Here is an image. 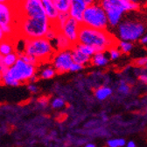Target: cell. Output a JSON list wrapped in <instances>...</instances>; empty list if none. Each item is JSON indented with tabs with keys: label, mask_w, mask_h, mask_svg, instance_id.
I'll list each match as a JSON object with an SVG mask.
<instances>
[{
	"label": "cell",
	"mask_w": 147,
	"mask_h": 147,
	"mask_svg": "<svg viewBox=\"0 0 147 147\" xmlns=\"http://www.w3.org/2000/svg\"><path fill=\"white\" fill-rule=\"evenodd\" d=\"M53 23L47 16L40 18L18 17L16 21L17 37L21 39H34L45 37Z\"/></svg>",
	"instance_id": "obj_2"
},
{
	"label": "cell",
	"mask_w": 147,
	"mask_h": 147,
	"mask_svg": "<svg viewBox=\"0 0 147 147\" xmlns=\"http://www.w3.org/2000/svg\"><path fill=\"white\" fill-rule=\"evenodd\" d=\"M72 57L74 63L80 64L83 66L88 65V64H91V57L86 56L84 53H82L76 46V44H74L71 49Z\"/></svg>",
	"instance_id": "obj_15"
},
{
	"label": "cell",
	"mask_w": 147,
	"mask_h": 147,
	"mask_svg": "<svg viewBox=\"0 0 147 147\" xmlns=\"http://www.w3.org/2000/svg\"><path fill=\"white\" fill-rule=\"evenodd\" d=\"M17 21V10L14 2L0 4V26H15Z\"/></svg>",
	"instance_id": "obj_10"
},
{
	"label": "cell",
	"mask_w": 147,
	"mask_h": 147,
	"mask_svg": "<svg viewBox=\"0 0 147 147\" xmlns=\"http://www.w3.org/2000/svg\"><path fill=\"white\" fill-rule=\"evenodd\" d=\"M5 69H6V67L5 66V64H4V56L0 54V72L2 73V71Z\"/></svg>",
	"instance_id": "obj_37"
},
{
	"label": "cell",
	"mask_w": 147,
	"mask_h": 147,
	"mask_svg": "<svg viewBox=\"0 0 147 147\" xmlns=\"http://www.w3.org/2000/svg\"><path fill=\"white\" fill-rule=\"evenodd\" d=\"M69 18H70V16L68 13H59L56 21H55L53 25L60 31L61 29V27L65 25V23L67 21Z\"/></svg>",
	"instance_id": "obj_23"
},
{
	"label": "cell",
	"mask_w": 147,
	"mask_h": 147,
	"mask_svg": "<svg viewBox=\"0 0 147 147\" xmlns=\"http://www.w3.org/2000/svg\"><path fill=\"white\" fill-rule=\"evenodd\" d=\"M15 0H0V4H7V3H12Z\"/></svg>",
	"instance_id": "obj_44"
},
{
	"label": "cell",
	"mask_w": 147,
	"mask_h": 147,
	"mask_svg": "<svg viewBox=\"0 0 147 147\" xmlns=\"http://www.w3.org/2000/svg\"><path fill=\"white\" fill-rule=\"evenodd\" d=\"M126 144V141L123 138H118V146L119 147H123Z\"/></svg>",
	"instance_id": "obj_39"
},
{
	"label": "cell",
	"mask_w": 147,
	"mask_h": 147,
	"mask_svg": "<svg viewBox=\"0 0 147 147\" xmlns=\"http://www.w3.org/2000/svg\"><path fill=\"white\" fill-rule=\"evenodd\" d=\"M43 8L46 13V16L48 18V20L53 24L57 20L59 15V12L56 9L53 0H41Z\"/></svg>",
	"instance_id": "obj_14"
},
{
	"label": "cell",
	"mask_w": 147,
	"mask_h": 147,
	"mask_svg": "<svg viewBox=\"0 0 147 147\" xmlns=\"http://www.w3.org/2000/svg\"><path fill=\"white\" fill-rule=\"evenodd\" d=\"M59 13H68L72 5V0H53Z\"/></svg>",
	"instance_id": "obj_19"
},
{
	"label": "cell",
	"mask_w": 147,
	"mask_h": 147,
	"mask_svg": "<svg viewBox=\"0 0 147 147\" xmlns=\"http://www.w3.org/2000/svg\"><path fill=\"white\" fill-rule=\"evenodd\" d=\"M65 105V101L61 98V97H57V98H54L51 103V106L54 109H57V108H61L62 107H64Z\"/></svg>",
	"instance_id": "obj_30"
},
{
	"label": "cell",
	"mask_w": 147,
	"mask_h": 147,
	"mask_svg": "<svg viewBox=\"0 0 147 147\" xmlns=\"http://www.w3.org/2000/svg\"><path fill=\"white\" fill-rule=\"evenodd\" d=\"M38 78H39L38 76H37L36 74H34V75H33V76H32V78L29 79V82H31V83L34 84V83H35L37 80H38Z\"/></svg>",
	"instance_id": "obj_41"
},
{
	"label": "cell",
	"mask_w": 147,
	"mask_h": 147,
	"mask_svg": "<svg viewBox=\"0 0 147 147\" xmlns=\"http://www.w3.org/2000/svg\"><path fill=\"white\" fill-rule=\"evenodd\" d=\"M138 79L144 85H147V73H142L138 76Z\"/></svg>",
	"instance_id": "obj_35"
},
{
	"label": "cell",
	"mask_w": 147,
	"mask_h": 147,
	"mask_svg": "<svg viewBox=\"0 0 147 147\" xmlns=\"http://www.w3.org/2000/svg\"><path fill=\"white\" fill-rule=\"evenodd\" d=\"M109 58L106 52H96L91 57V64L96 67H104L109 64Z\"/></svg>",
	"instance_id": "obj_17"
},
{
	"label": "cell",
	"mask_w": 147,
	"mask_h": 147,
	"mask_svg": "<svg viewBox=\"0 0 147 147\" xmlns=\"http://www.w3.org/2000/svg\"><path fill=\"white\" fill-rule=\"evenodd\" d=\"M107 145L109 147H119L118 146V138L108 140L107 141Z\"/></svg>",
	"instance_id": "obj_33"
},
{
	"label": "cell",
	"mask_w": 147,
	"mask_h": 147,
	"mask_svg": "<svg viewBox=\"0 0 147 147\" xmlns=\"http://www.w3.org/2000/svg\"><path fill=\"white\" fill-rule=\"evenodd\" d=\"M133 65L138 68H146L147 67V57H143L136 59L133 62Z\"/></svg>",
	"instance_id": "obj_31"
},
{
	"label": "cell",
	"mask_w": 147,
	"mask_h": 147,
	"mask_svg": "<svg viewBox=\"0 0 147 147\" xmlns=\"http://www.w3.org/2000/svg\"><path fill=\"white\" fill-rule=\"evenodd\" d=\"M18 57H20L22 60H24L25 62L28 63V64H31L32 65H35L38 67L39 65H40V62L37 60L35 57H32V56H29V55L24 53V52H21V53H18Z\"/></svg>",
	"instance_id": "obj_25"
},
{
	"label": "cell",
	"mask_w": 147,
	"mask_h": 147,
	"mask_svg": "<svg viewBox=\"0 0 147 147\" xmlns=\"http://www.w3.org/2000/svg\"><path fill=\"white\" fill-rule=\"evenodd\" d=\"M117 38L108 30L91 28L82 25L77 43L91 46L96 52H106L111 47L117 46Z\"/></svg>",
	"instance_id": "obj_1"
},
{
	"label": "cell",
	"mask_w": 147,
	"mask_h": 147,
	"mask_svg": "<svg viewBox=\"0 0 147 147\" xmlns=\"http://www.w3.org/2000/svg\"><path fill=\"white\" fill-rule=\"evenodd\" d=\"M58 33H59V30L53 25V26L51 27V28H50V29L47 31V33L46 34L45 37H46L47 40H49V41H51V42H53V41L55 40V38L57 37Z\"/></svg>",
	"instance_id": "obj_28"
},
{
	"label": "cell",
	"mask_w": 147,
	"mask_h": 147,
	"mask_svg": "<svg viewBox=\"0 0 147 147\" xmlns=\"http://www.w3.org/2000/svg\"><path fill=\"white\" fill-rule=\"evenodd\" d=\"M130 1H131L133 3H139V0H130Z\"/></svg>",
	"instance_id": "obj_47"
},
{
	"label": "cell",
	"mask_w": 147,
	"mask_h": 147,
	"mask_svg": "<svg viewBox=\"0 0 147 147\" xmlns=\"http://www.w3.org/2000/svg\"><path fill=\"white\" fill-rule=\"evenodd\" d=\"M139 42H140L142 45H144V46L147 45V33H145V34L142 36V37L140 38Z\"/></svg>",
	"instance_id": "obj_38"
},
{
	"label": "cell",
	"mask_w": 147,
	"mask_h": 147,
	"mask_svg": "<svg viewBox=\"0 0 147 147\" xmlns=\"http://www.w3.org/2000/svg\"><path fill=\"white\" fill-rule=\"evenodd\" d=\"M131 91V87L125 81H120V85L117 87V92L121 94H128Z\"/></svg>",
	"instance_id": "obj_29"
},
{
	"label": "cell",
	"mask_w": 147,
	"mask_h": 147,
	"mask_svg": "<svg viewBox=\"0 0 147 147\" xmlns=\"http://www.w3.org/2000/svg\"><path fill=\"white\" fill-rule=\"evenodd\" d=\"M86 8H87V5L82 2L72 1V5H71L68 14H69L70 18L77 21L78 22H80L82 24L83 13H84V11Z\"/></svg>",
	"instance_id": "obj_12"
},
{
	"label": "cell",
	"mask_w": 147,
	"mask_h": 147,
	"mask_svg": "<svg viewBox=\"0 0 147 147\" xmlns=\"http://www.w3.org/2000/svg\"><path fill=\"white\" fill-rule=\"evenodd\" d=\"M97 2L106 12L109 27H117L123 21V14L126 12L120 0H97Z\"/></svg>",
	"instance_id": "obj_7"
},
{
	"label": "cell",
	"mask_w": 147,
	"mask_h": 147,
	"mask_svg": "<svg viewBox=\"0 0 147 147\" xmlns=\"http://www.w3.org/2000/svg\"><path fill=\"white\" fill-rule=\"evenodd\" d=\"M146 68H147V67H146Z\"/></svg>",
	"instance_id": "obj_48"
},
{
	"label": "cell",
	"mask_w": 147,
	"mask_h": 147,
	"mask_svg": "<svg viewBox=\"0 0 147 147\" xmlns=\"http://www.w3.org/2000/svg\"><path fill=\"white\" fill-rule=\"evenodd\" d=\"M83 68H84V66H83V65H82V64H80L73 63V64H72V65H71V67H70L69 71H71V72H77V71L82 70Z\"/></svg>",
	"instance_id": "obj_32"
},
{
	"label": "cell",
	"mask_w": 147,
	"mask_h": 147,
	"mask_svg": "<svg viewBox=\"0 0 147 147\" xmlns=\"http://www.w3.org/2000/svg\"><path fill=\"white\" fill-rule=\"evenodd\" d=\"M77 48L82 52L84 53L86 56L89 57H92L95 55L96 51L95 49L92 48L91 46H88V45H85V44H81V43H76Z\"/></svg>",
	"instance_id": "obj_27"
},
{
	"label": "cell",
	"mask_w": 147,
	"mask_h": 147,
	"mask_svg": "<svg viewBox=\"0 0 147 147\" xmlns=\"http://www.w3.org/2000/svg\"><path fill=\"white\" fill-rule=\"evenodd\" d=\"M56 70L51 65V66H47L43 68L40 72V78L42 79H53L55 75H56Z\"/></svg>",
	"instance_id": "obj_20"
},
{
	"label": "cell",
	"mask_w": 147,
	"mask_h": 147,
	"mask_svg": "<svg viewBox=\"0 0 147 147\" xmlns=\"http://www.w3.org/2000/svg\"><path fill=\"white\" fill-rule=\"evenodd\" d=\"M72 1H79V2H82L83 4H85L87 6L94 4V3H96L97 0H72Z\"/></svg>",
	"instance_id": "obj_34"
},
{
	"label": "cell",
	"mask_w": 147,
	"mask_h": 147,
	"mask_svg": "<svg viewBox=\"0 0 147 147\" xmlns=\"http://www.w3.org/2000/svg\"><path fill=\"white\" fill-rule=\"evenodd\" d=\"M50 63L59 74H62V73L69 71L70 67L74 63L71 49L56 50L52 57Z\"/></svg>",
	"instance_id": "obj_9"
},
{
	"label": "cell",
	"mask_w": 147,
	"mask_h": 147,
	"mask_svg": "<svg viewBox=\"0 0 147 147\" xmlns=\"http://www.w3.org/2000/svg\"><path fill=\"white\" fill-rule=\"evenodd\" d=\"M120 2L124 7V10L126 12H135L138 11L140 7L139 3H133L130 0H120Z\"/></svg>",
	"instance_id": "obj_24"
},
{
	"label": "cell",
	"mask_w": 147,
	"mask_h": 147,
	"mask_svg": "<svg viewBox=\"0 0 147 147\" xmlns=\"http://www.w3.org/2000/svg\"><path fill=\"white\" fill-rule=\"evenodd\" d=\"M117 46L118 47L122 54H129L133 49V47H134L133 42H127V41H121V40L117 41Z\"/></svg>",
	"instance_id": "obj_21"
},
{
	"label": "cell",
	"mask_w": 147,
	"mask_h": 147,
	"mask_svg": "<svg viewBox=\"0 0 147 147\" xmlns=\"http://www.w3.org/2000/svg\"><path fill=\"white\" fill-rule=\"evenodd\" d=\"M18 54L15 51V52H12L11 54H8L6 56L4 57V64H5V66L6 68H10L11 67L12 65H14L16 64V62L18 61Z\"/></svg>",
	"instance_id": "obj_22"
},
{
	"label": "cell",
	"mask_w": 147,
	"mask_h": 147,
	"mask_svg": "<svg viewBox=\"0 0 147 147\" xmlns=\"http://www.w3.org/2000/svg\"><path fill=\"white\" fill-rule=\"evenodd\" d=\"M53 46L56 50H67V49H71L73 47V43L66 37V36L59 31L57 37L53 42Z\"/></svg>",
	"instance_id": "obj_16"
},
{
	"label": "cell",
	"mask_w": 147,
	"mask_h": 147,
	"mask_svg": "<svg viewBox=\"0 0 147 147\" xmlns=\"http://www.w3.org/2000/svg\"><path fill=\"white\" fill-rule=\"evenodd\" d=\"M82 25L100 30H108L109 22L104 9L96 2L92 4L84 11Z\"/></svg>",
	"instance_id": "obj_5"
},
{
	"label": "cell",
	"mask_w": 147,
	"mask_h": 147,
	"mask_svg": "<svg viewBox=\"0 0 147 147\" xmlns=\"http://www.w3.org/2000/svg\"><path fill=\"white\" fill-rule=\"evenodd\" d=\"M5 37H6V36H5V34H4V32H3V30H2L1 26H0V42L3 41Z\"/></svg>",
	"instance_id": "obj_40"
},
{
	"label": "cell",
	"mask_w": 147,
	"mask_h": 147,
	"mask_svg": "<svg viewBox=\"0 0 147 147\" xmlns=\"http://www.w3.org/2000/svg\"><path fill=\"white\" fill-rule=\"evenodd\" d=\"M40 104H41V105H43V106H47V103H48V101H47V99H46V98H40Z\"/></svg>",
	"instance_id": "obj_42"
},
{
	"label": "cell",
	"mask_w": 147,
	"mask_h": 147,
	"mask_svg": "<svg viewBox=\"0 0 147 147\" xmlns=\"http://www.w3.org/2000/svg\"><path fill=\"white\" fill-rule=\"evenodd\" d=\"M28 90H29V92H31V93H32V94H36L37 92H38V87H37L34 84H32V83H31L29 85H28Z\"/></svg>",
	"instance_id": "obj_36"
},
{
	"label": "cell",
	"mask_w": 147,
	"mask_h": 147,
	"mask_svg": "<svg viewBox=\"0 0 147 147\" xmlns=\"http://www.w3.org/2000/svg\"><path fill=\"white\" fill-rule=\"evenodd\" d=\"M23 40L24 53L35 57L40 64L50 63L52 57L56 51L53 42L47 40L46 37Z\"/></svg>",
	"instance_id": "obj_3"
},
{
	"label": "cell",
	"mask_w": 147,
	"mask_h": 147,
	"mask_svg": "<svg viewBox=\"0 0 147 147\" xmlns=\"http://www.w3.org/2000/svg\"><path fill=\"white\" fill-rule=\"evenodd\" d=\"M3 71H5L10 77L18 80V82L25 83L29 81V79L34 74H36L37 66L28 64L22 60L20 57H18L14 65L10 68L5 69Z\"/></svg>",
	"instance_id": "obj_8"
},
{
	"label": "cell",
	"mask_w": 147,
	"mask_h": 147,
	"mask_svg": "<svg viewBox=\"0 0 147 147\" xmlns=\"http://www.w3.org/2000/svg\"><path fill=\"white\" fill-rule=\"evenodd\" d=\"M14 4L17 10V18H40L46 16L41 0H15Z\"/></svg>",
	"instance_id": "obj_6"
},
{
	"label": "cell",
	"mask_w": 147,
	"mask_h": 147,
	"mask_svg": "<svg viewBox=\"0 0 147 147\" xmlns=\"http://www.w3.org/2000/svg\"><path fill=\"white\" fill-rule=\"evenodd\" d=\"M2 79H3V77H2V73L0 72V83H2Z\"/></svg>",
	"instance_id": "obj_46"
},
{
	"label": "cell",
	"mask_w": 147,
	"mask_h": 147,
	"mask_svg": "<svg viewBox=\"0 0 147 147\" xmlns=\"http://www.w3.org/2000/svg\"><path fill=\"white\" fill-rule=\"evenodd\" d=\"M107 52H108L107 54H108V57H109V60H112V61L118 59L122 55V52L120 51V49H118L117 46L111 47Z\"/></svg>",
	"instance_id": "obj_26"
},
{
	"label": "cell",
	"mask_w": 147,
	"mask_h": 147,
	"mask_svg": "<svg viewBox=\"0 0 147 147\" xmlns=\"http://www.w3.org/2000/svg\"><path fill=\"white\" fill-rule=\"evenodd\" d=\"M20 39L18 37H6L0 42V54L3 56H6L8 54H11L12 52H15L17 50L16 48V40Z\"/></svg>",
	"instance_id": "obj_13"
},
{
	"label": "cell",
	"mask_w": 147,
	"mask_h": 147,
	"mask_svg": "<svg viewBox=\"0 0 147 147\" xmlns=\"http://www.w3.org/2000/svg\"><path fill=\"white\" fill-rule=\"evenodd\" d=\"M112 93H113V91L110 87L106 86V85H102V86H100L97 89H96L95 96L99 101H104L111 95Z\"/></svg>",
	"instance_id": "obj_18"
},
{
	"label": "cell",
	"mask_w": 147,
	"mask_h": 147,
	"mask_svg": "<svg viewBox=\"0 0 147 147\" xmlns=\"http://www.w3.org/2000/svg\"><path fill=\"white\" fill-rule=\"evenodd\" d=\"M145 32V24L137 20H123L117 27L116 30L117 40L131 42L139 41Z\"/></svg>",
	"instance_id": "obj_4"
},
{
	"label": "cell",
	"mask_w": 147,
	"mask_h": 147,
	"mask_svg": "<svg viewBox=\"0 0 147 147\" xmlns=\"http://www.w3.org/2000/svg\"><path fill=\"white\" fill-rule=\"evenodd\" d=\"M81 26L82 24L80 22L72 19V18H69L65 25L61 27L60 32H61L73 44H76L78 42Z\"/></svg>",
	"instance_id": "obj_11"
},
{
	"label": "cell",
	"mask_w": 147,
	"mask_h": 147,
	"mask_svg": "<svg viewBox=\"0 0 147 147\" xmlns=\"http://www.w3.org/2000/svg\"><path fill=\"white\" fill-rule=\"evenodd\" d=\"M126 147H136V144L133 141H130V142L127 143Z\"/></svg>",
	"instance_id": "obj_43"
},
{
	"label": "cell",
	"mask_w": 147,
	"mask_h": 147,
	"mask_svg": "<svg viewBox=\"0 0 147 147\" xmlns=\"http://www.w3.org/2000/svg\"><path fill=\"white\" fill-rule=\"evenodd\" d=\"M84 147H96V145L93 143H89V144H87Z\"/></svg>",
	"instance_id": "obj_45"
}]
</instances>
